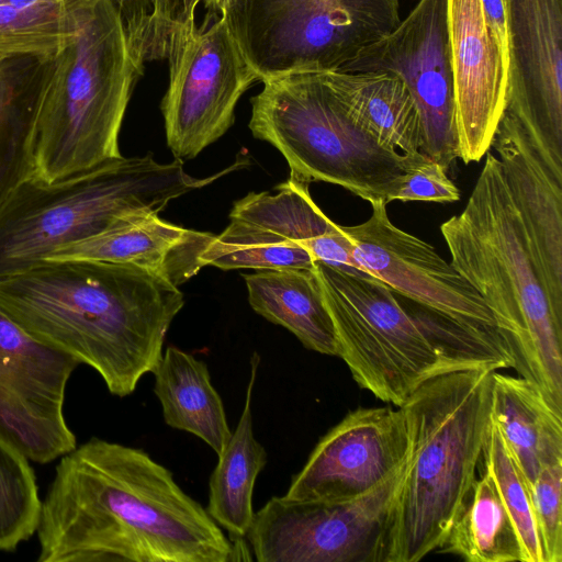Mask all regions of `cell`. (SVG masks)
Returning a JSON list of instances; mask_svg holds the SVG:
<instances>
[{
    "instance_id": "cell-1",
    "label": "cell",
    "mask_w": 562,
    "mask_h": 562,
    "mask_svg": "<svg viewBox=\"0 0 562 562\" xmlns=\"http://www.w3.org/2000/svg\"><path fill=\"white\" fill-rule=\"evenodd\" d=\"M38 562H231L235 543L142 449L91 438L41 502Z\"/></svg>"
},
{
    "instance_id": "cell-2",
    "label": "cell",
    "mask_w": 562,
    "mask_h": 562,
    "mask_svg": "<svg viewBox=\"0 0 562 562\" xmlns=\"http://www.w3.org/2000/svg\"><path fill=\"white\" fill-rule=\"evenodd\" d=\"M183 304L178 286L132 265L44 260L0 277V310L36 340L94 369L119 397L154 371Z\"/></svg>"
},
{
    "instance_id": "cell-3",
    "label": "cell",
    "mask_w": 562,
    "mask_h": 562,
    "mask_svg": "<svg viewBox=\"0 0 562 562\" xmlns=\"http://www.w3.org/2000/svg\"><path fill=\"white\" fill-rule=\"evenodd\" d=\"M464 210L440 226L450 263L480 293L505 334L520 375L562 412V312L540 263L503 167L490 150Z\"/></svg>"
},
{
    "instance_id": "cell-4",
    "label": "cell",
    "mask_w": 562,
    "mask_h": 562,
    "mask_svg": "<svg viewBox=\"0 0 562 562\" xmlns=\"http://www.w3.org/2000/svg\"><path fill=\"white\" fill-rule=\"evenodd\" d=\"M143 71L115 2L91 0L75 40L40 60L26 179L48 183L122 157L119 135Z\"/></svg>"
},
{
    "instance_id": "cell-5",
    "label": "cell",
    "mask_w": 562,
    "mask_h": 562,
    "mask_svg": "<svg viewBox=\"0 0 562 562\" xmlns=\"http://www.w3.org/2000/svg\"><path fill=\"white\" fill-rule=\"evenodd\" d=\"M492 368L452 371L400 406L409 439L383 562H417L443 544L475 479L491 422Z\"/></svg>"
},
{
    "instance_id": "cell-6",
    "label": "cell",
    "mask_w": 562,
    "mask_h": 562,
    "mask_svg": "<svg viewBox=\"0 0 562 562\" xmlns=\"http://www.w3.org/2000/svg\"><path fill=\"white\" fill-rule=\"evenodd\" d=\"M229 169L198 179L186 172L182 160L161 164L148 154L122 156L48 183L25 179L0 205V277L135 216L158 214Z\"/></svg>"
},
{
    "instance_id": "cell-7",
    "label": "cell",
    "mask_w": 562,
    "mask_h": 562,
    "mask_svg": "<svg viewBox=\"0 0 562 562\" xmlns=\"http://www.w3.org/2000/svg\"><path fill=\"white\" fill-rule=\"evenodd\" d=\"M252 97L249 128L274 146L290 175L342 187L368 201L390 203L415 154L381 146L348 115L324 71H300L262 81Z\"/></svg>"
},
{
    "instance_id": "cell-8",
    "label": "cell",
    "mask_w": 562,
    "mask_h": 562,
    "mask_svg": "<svg viewBox=\"0 0 562 562\" xmlns=\"http://www.w3.org/2000/svg\"><path fill=\"white\" fill-rule=\"evenodd\" d=\"M339 347L357 384L400 407L422 384L468 370L449 358L382 281L321 261L314 265Z\"/></svg>"
},
{
    "instance_id": "cell-9",
    "label": "cell",
    "mask_w": 562,
    "mask_h": 562,
    "mask_svg": "<svg viewBox=\"0 0 562 562\" xmlns=\"http://www.w3.org/2000/svg\"><path fill=\"white\" fill-rule=\"evenodd\" d=\"M221 15L261 82L341 70L401 21L398 0H228Z\"/></svg>"
},
{
    "instance_id": "cell-10",
    "label": "cell",
    "mask_w": 562,
    "mask_h": 562,
    "mask_svg": "<svg viewBox=\"0 0 562 562\" xmlns=\"http://www.w3.org/2000/svg\"><path fill=\"white\" fill-rule=\"evenodd\" d=\"M310 184L290 175L274 194L250 192L237 200L228 226L202 255L204 265L278 270L311 269L321 261L363 272L353 257L355 244L317 206Z\"/></svg>"
},
{
    "instance_id": "cell-11",
    "label": "cell",
    "mask_w": 562,
    "mask_h": 562,
    "mask_svg": "<svg viewBox=\"0 0 562 562\" xmlns=\"http://www.w3.org/2000/svg\"><path fill=\"white\" fill-rule=\"evenodd\" d=\"M408 458L371 492L345 501L271 497L247 532L259 562H383Z\"/></svg>"
},
{
    "instance_id": "cell-12",
    "label": "cell",
    "mask_w": 562,
    "mask_h": 562,
    "mask_svg": "<svg viewBox=\"0 0 562 562\" xmlns=\"http://www.w3.org/2000/svg\"><path fill=\"white\" fill-rule=\"evenodd\" d=\"M166 58L167 144L175 159H192L233 125L238 100L259 78L222 15L213 22L206 16L171 41Z\"/></svg>"
},
{
    "instance_id": "cell-13",
    "label": "cell",
    "mask_w": 562,
    "mask_h": 562,
    "mask_svg": "<svg viewBox=\"0 0 562 562\" xmlns=\"http://www.w3.org/2000/svg\"><path fill=\"white\" fill-rule=\"evenodd\" d=\"M340 71L396 75L420 117L422 151L447 169L459 158L448 0H419L392 32Z\"/></svg>"
},
{
    "instance_id": "cell-14",
    "label": "cell",
    "mask_w": 562,
    "mask_h": 562,
    "mask_svg": "<svg viewBox=\"0 0 562 562\" xmlns=\"http://www.w3.org/2000/svg\"><path fill=\"white\" fill-rule=\"evenodd\" d=\"M78 364L0 310V436L30 461L47 463L76 448L64 401Z\"/></svg>"
},
{
    "instance_id": "cell-15",
    "label": "cell",
    "mask_w": 562,
    "mask_h": 562,
    "mask_svg": "<svg viewBox=\"0 0 562 562\" xmlns=\"http://www.w3.org/2000/svg\"><path fill=\"white\" fill-rule=\"evenodd\" d=\"M386 203H371L363 223L342 226L355 244L353 257L370 277L423 307L469 323L497 326L480 293L436 249L395 226Z\"/></svg>"
},
{
    "instance_id": "cell-16",
    "label": "cell",
    "mask_w": 562,
    "mask_h": 562,
    "mask_svg": "<svg viewBox=\"0 0 562 562\" xmlns=\"http://www.w3.org/2000/svg\"><path fill=\"white\" fill-rule=\"evenodd\" d=\"M408 453L400 407H358L319 439L284 496L312 501L362 496L394 473Z\"/></svg>"
},
{
    "instance_id": "cell-17",
    "label": "cell",
    "mask_w": 562,
    "mask_h": 562,
    "mask_svg": "<svg viewBox=\"0 0 562 562\" xmlns=\"http://www.w3.org/2000/svg\"><path fill=\"white\" fill-rule=\"evenodd\" d=\"M506 111L562 161V0H505Z\"/></svg>"
},
{
    "instance_id": "cell-18",
    "label": "cell",
    "mask_w": 562,
    "mask_h": 562,
    "mask_svg": "<svg viewBox=\"0 0 562 562\" xmlns=\"http://www.w3.org/2000/svg\"><path fill=\"white\" fill-rule=\"evenodd\" d=\"M448 25L459 158L477 162L506 109L509 57L486 24L481 0H448Z\"/></svg>"
},
{
    "instance_id": "cell-19",
    "label": "cell",
    "mask_w": 562,
    "mask_h": 562,
    "mask_svg": "<svg viewBox=\"0 0 562 562\" xmlns=\"http://www.w3.org/2000/svg\"><path fill=\"white\" fill-rule=\"evenodd\" d=\"M491 147L522 217L549 296L562 312V161L506 110Z\"/></svg>"
},
{
    "instance_id": "cell-20",
    "label": "cell",
    "mask_w": 562,
    "mask_h": 562,
    "mask_svg": "<svg viewBox=\"0 0 562 562\" xmlns=\"http://www.w3.org/2000/svg\"><path fill=\"white\" fill-rule=\"evenodd\" d=\"M214 237L211 233L187 229L148 213L60 247L45 260L132 265L179 286L205 267L202 255Z\"/></svg>"
},
{
    "instance_id": "cell-21",
    "label": "cell",
    "mask_w": 562,
    "mask_h": 562,
    "mask_svg": "<svg viewBox=\"0 0 562 562\" xmlns=\"http://www.w3.org/2000/svg\"><path fill=\"white\" fill-rule=\"evenodd\" d=\"M491 418L528 487L544 468L562 463V412L531 380L494 371Z\"/></svg>"
},
{
    "instance_id": "cell-22",
    "label": "cell",
    "mask_w": 562,
    "mask_h": 562,
    "mask_svg": "<svg viewBox=\"0 0 562 562\" xmlns=\"http://www.w3.org/2000/svg\"><path fill=\"white\" fill-rule=\"evenodd\" d=\"M324 75L351 120L381 146L404 154L422 150L420 117L396 75L340 70Z\"/></svg>"
},
{
    "instance_id": "cell-23",
    "label": "cell",
    "mask_w": 562,
    "mask_h": 562,
    "mask_svg": "<svg viewBox=\"0 0 562 562\" xmlns=\"http://www.w3.org/2000/svg\"><path fill=\"white\" fill-rule=\"evenodd\" d=\"M244 280L256 313L290 330L305 348L338 357L336 330L314 267L256 270Z\"/></svg>"
},
{
    "instance_id": "cell-24",
    "label": "cell",
    "mask_w": 562,
    "mask_h": 562,
    "mask_svg": "<svg viewBox=\"0 0 562 562\" xmlns=\"http://www.w3.org/2000/svg\"><path fill=\"white\" fill-rule=\"evenodd\" d=\"M151 373L165 423L196 436L218 456L232 431L206 363L169 346Z\"/></svg>"
},
{
    "instance_id": "cell-25",
    "label": "cell",
    "mask_w": 562,
    "mask_h": 562,
    "mask_svg": "<svg viewBox=\"0 0 562 562\" xmlns=\"http://www.w3.org/2000/svg\"><path fill=\"white\" fill-rule=\"evenodd\" d=\"M260 356L250 359V378L246 390L245 405L235 430L217 456L218 462L209 481L207 514L232 541L246 538L255 512L252 494L257 476L268 461L267 451L255 438L251 400Z\"/></svg>"
},
{
    "instance_id": "cell-26",
    "label": "cell",
    "mask_w": 562,
    "mask_h": 562,
    "mask_svg": "<svg viewBox=\"0 0 562 562\" xmlns=\"http://www.w3.org/2000/svg\"><path fill=\"white\" fill-rule=\"evenodd\" d=\"M438 551L469 562H524L515 524L485 469L475 479Z\"/></svg>"
},
{
    "instance_id": "cell-27",
    "label": "cell",
    "mask_w": 562,
    "mask_h": 562,
    "mask_svg": "<svg viewBox=\"0 0 562 562\" xmlns=\"http://www.w3.org/2000/svg\"><path fill=\"white\" fill-rule=\"evenodd\" d=\"M91 0H0V61L46 59L75 40Z\"/></svg>"
},
{
    "instance_id": "cell-28",
    "label": "cell",
    "mask_w": 562,
    "mask_h": 562,
    "mask_svg": "<svg viewBox=\"0 0 562 562\" xmlns=\"http://www.w3.org/2000/svg\"><path fill=\"white\" fill-rule=\"evenodd\" d=\"M38 58L0 61V205L29 173V134Z\"/></svg>"
},
{
    "instance_id": "cell-29",
    "label": "cell",
    "mask_w": 562,
    "mask_h": 562,
    "mask_svg": "<svg viewBox=\"0 0 562 562\" xmlns=\"http://www.w3.org/2000/svg\"><path fill=\"white\" fill-rule=\"evenodd\" d=\"M29 459L0 436V550L14 551L36 531L41 499Z\"/></svg>"
},
{
    "instance_id": "cell-30",
    "label": "cell",
    "mask_w": 562,
    "mask_h": 562,
    "mask_svg": "<svg viewBox=\"0 0 562 562\" xmlns=\"http://www.w3.org/2000/svg\"><path fill=\"white\" fill-rule=\"evenodd\" d=\"M482 457L484 458V469L492 476L515 524L524 551V562H543L531 510L529 487L492 418Z\"/></svg>"
},
{
    "instance_id": "cell-31",
    "label": "cell",
    "mask_w": 562,
    "mask_h": 562,
    "mask_svg": "<svg viewBox=\"0 0 562 562\" xmlns=\"http://www.w3.org/2000/svg\"><path fill=\"white\" fill-rule=\"evenodd\" d=\"M529 493L543 562H562V463L544 468Z\"/></svg>"
},
{
    "instance_id": "cell-32",
    "label": "cell",
    "mask_w": 562,
    "mask_h": 562,
    "mask_svg": "<svg viewBox=\"0 0 562 562\" xmlns=\"http://www.w3.org/2000/svg\"><path fill=\"white\" fill-rule=\"evenodd\" d=\"M394 200L456 202L460 191L447 176V168L419 150L406 168Z\"/></svg>"
},
{
    "instance_id": "cell-33",
    "label": "cell",
    "mask_w": 562,
    "mask_h": 562,
    "mask_svg": "<svg viewBox=\"0 0 562 562\" xmlns=\"http://www.w3.org/2000/svg\"><path fill=\"white\" fill-rule=\"evenodd\" d=\"M202 0H153V33L156 60L167 57L172 40L195 23V10Z\"/></svg>"
},
{
    "instance_id": "cell-34",
    "label": "cell",
    "mask_w": 562,
    "mask_h": 562,
    "mask_svg": "<svg viewBox=\"0 0 562 562\" xmlns=\"http://www.w3.org/2000/svg\"><path fill=\"white\" fill-rule=\"evenodd\" d=\"M485 22L508 54L506 1L481 0ZM509 57V56H508Z\"/></svg>"
},
{
    "instance_id": "cell-35",
    "label": "cell",
    "mask_w": 562,
    "mask_h": 562,
    "mask_svg": "<svg viewBox=\"0 0 562 562\" xmlns=\"http://www.w3.org/2000/svg\"><path fill=\"white\" fill-rule=\"evenodd\" d=\"M228 0H205V5L212 13H222L227 5Z\"/></svg>"
}]
</instances>
